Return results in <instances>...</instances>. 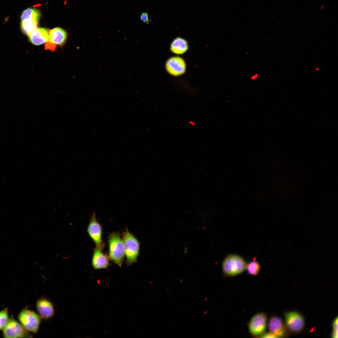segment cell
Instances as JSON below:
<instances>
[{
    "mask_svg": "<svg viewBox=\"0 0 338 338\" xmlns=\"http://www.w3.org/2000/svg\"><path fill=\"white\" fill-rule=\"evenodd\" d=\"M108 256L111 261L121 267L124 260L125 248L120 233L114 232L108 237Z\"/></svg>",
    "mask_w": 338,
    "mask_h": 338,
    "instance_id": "obj_1",
    "label": "cell"
},
{
    "mask_svg": "<svg viewBox=\"0 0 338 338\" xmlns=\"http://www.w3.org/2000/svg\"><path fill=\"white\" fill-rule=\"evenodd\" d=\"M125 248L126 262L129 266L137 262L140 250V243L138 239L126 228L122 238Z\"/></svg>",
    "mask_w": 338,
    "mask_h": 338,
    "instance_id": "obj_2",
    "label": "cell"
},
{
    "mask_svg": "<svg viewBox=\"0 0 338 338\" xmlns=\"http://www.w3.org/2000/svg\"><path fill=\"white\" fill-rule=\"evenodd\" d=\"M247 264L239 255L235 254L228 255L223 260L222 268L226 276L233 277L242 273L246 269Z\"/></svg>",
    "mask_w": 338,
    "mask_h": 338,
    "instance_id": "obj_3",
    "label": "cell"
},
{
    "mask_svg": "<svg viewBox=\"0 0 338 338\" xmlns=\"http://www.w3.org/2000/svg\"><path fill=\"white\" fill-rule=\"evenodd\" d=\"M40 16L39 11L28 8L24 10L21 17V27L23 32L28 36L37 28Z\"/></svg>",
    "mask_w": 338,
    "mask_h": 338,
    "instance_id": "obj_4",
    "label": "cell"
},
{
    "mask_svg": "<svg viewBox=\"0 0 338 338\" xmlns=\"http://www.w3.org/2000/svg\"><path fill=\"white\" fill-rule=\"evenodd\" d=\"M21 324L28 331L37 333L40 324L41 318L35 312L28 310L23 309L18 316Z\"/></svg>",
    "mask_w": 338,
    "mask_h": 338,
    "instance_id": "obj_5",
    "label": "cell"
},
{
    "mask_svg": "<svg viewBox=\"0 0 338 338\" xmlns=\"http://www.w3.org/2000/svg\"><path fill=\"white\" fill-rule=\"evenodd\" d=\"M267 321V315L264 313H259L253 316L248 324L251 335L254 337H261L265 333Z\"/></svg>",
    "mask_w": 338,
    "mask_h": 338,
    "instance_id": "obj_6",
    "label": "cell"
},
{
    "mask_svg": "<svg viewBox=\"0 0 338 338\" xmlns=\"http://www.w3.org/2000/svg\"><path fill=\"white\" fill-rule=\"evenodd\" d=\"M3 335L4 338H29L32 337L21 324L13 318L9 319L3 329Z\"/></svg>",
    "mask_w": 338,
    "mask_h": 338,
    "instance_id": "obj_7",
    "label": "cell"
},
{
    "mask_svg": "<svg viewBox=\"0 0 338 338\" xmlns=\"http://www.w3.org/2000/svg\"><path fill=\"white\" fill-rule=\"evenodd\" d=\"M88 235L95 243L96 247L104 248L105 244L102 239V227L98 222L95 213H93L87 229Z\"/></svg>",
    "mask_w": 338,
    "mask_h": 338,
    "instance_id": "obj_8",
    "label": "cell"
},
{
    "mask_svg": "<svg viewBox=\"0 0 338 338\" xmlns=\"http://www.w3.org/2000/svg\"><path fill=\"white\" fill-rule=\"evenodd\" d=\"M284 319L286 326L292 332H300L305 326L304 317L297 311H292L286 312L284 315Z\"/></svg>",
    "mask_w": 338,
    "mask_h": 338,
    "instance_id": "obj_9",
    "label": "cell"
},
{
    "mask_svg": "<svg viewBox=\"0 0 338 338\" xmlns=\"http://www.w3.org/2000/svg\"><path fill=\"white\" fill-rule=\"evenodd\" d=\"M49 38L45 45L46 50L54 51L58 45H63L65 42L67 34L66 31L60 28H55L50 30Z\"/></svg>",
    "mask_w": 338,
    "mask_h": 338,
    "instance_id": "obj_10",
    "label": "cell"
},
{
    "mask_svg": "<svg viewBox=\"0 0 338 338\" xmlns=\"http://www.w3.org/2000/svg\"><path fill=\"white\" fill-rule=\"evenodd\" d=\"M167 72L174 76H178L184 73L186 71V64L184 60L178 56L169 58L166 64Z\"/></svg>",
    "mask_w": 338,
    "mask_h": 338,
    "instance_id": "obj_11",
    "label": "cell"
},
{
    "mask_svg": "<svg viewBox=\"0 0 338 338\" xmlns=\"http://www.w3.org/2000/svg\"><path fill=\"white\" fill-rule=\"evenodd\" d=\"M103 249L96 247L93 249L91 264L95 269H106L110 265L109 257L103 252Z\"/></svg>",
    "mask_w": 338,
    "mask_h": 338,
    "instance_id": "obj_12",
    "label": "cell"
},
{
    "mask_svg": "<svg viewBox=\"0 0 338 338\" xmlns=\"http://www.w3.org/2000/svg\"><path fill=\"white\" fill-rule=\"evenodd\" d=\"M36 306L39 315L44 320L52 317L54 313V309L53 304L45 298H42L38 300L36 303Z\"/></svg>",
    "mask_w": 338,
    "mask_h": 338,
    "instance_id": "obj_13",
    "label": "cell"
},
{
    "mask_svg": "<svg viewBox=\"0 0 338 338\" xmlns=\"http://www.w3.org/2000/svg\"><path fill=\"white\" fill-rule=\"evenodd\" d=\"M268 327L269 331L277 337H282L285 335V331L282 320L278 316H273L271 317Z\"/></svg>",
    "mask_w": 338,
    "mask_h": 338,
    "instance_id": "obj_14",
    "label": "cell"
},
{
    "mask_svg": "<svg viewBox=\"0 0 338 338\" xmlns=\"http://www.w3.org/2000/svg\"><path fill=\"white\" fill-rule=\"evenodd\" d=\"M29 40L33 44L38 45L47 42L49 38V33L45 28H37L28 36Z\"/></svg>",
    "mask_w": 338,
    "mask_h": 338,
    "instance_id": "obj_15",
    "label": "cell"
},
{
    "mask_svg": "<svg viewBox=\"0 0 338 338\" xmlns=\"http://www.w3.org/2000/svg\"><path fill=\"white\" fill-rule=\"evenodd\" d=\"M188 49V45L187 41L181 38L178 37L172 42L170 46L171 51L177 54H182Z\"/></svg>",
    "mask_w": 338,
    "mask_h": 338,
    "instance_id": "obj_16",
    "label": "cell"
},
{
    "mask_svg": "<svg viewBox=\"0 0 338 338\" xmlns=\"http://www.w3.org/2000/svg\"><path fill=\"white\" fill-rule=\"evenodd\" d=\"M246 269L250 275L255 276L258 274L260 269V264L257 261L253 260L247 264Z\"/></svg>",
    "mask_w": 338,
    "mask_h": 338,
    "instance_id": "obj_17",
    "label": "cell"
},
{
    "mask_svg": "<svg viewBox=\"0 0 338 338\" xmlns=\"http://www.w3.org/2000/svg\"><path fill=\"white\" fill-rule=\"evenodd\" d=\"M9 320L7 308L0 311V330H3Z\"/></svg>",
    "mask_w": 338,
    "mask_h": 338,
    "instance_id": "obj_18",
    "label": "cell"
},
{
    "mask_svg": "<svg viewBox=\"0 0 338 338\" xmlns=\"http://www.w3.org/2000/svg\"><path fill=\"white\" fill-rule=\"evenodd\" d=\"M332 331L331 335L332 338H338V317L337 316L334 320L332 325Z\"/></svg>",
    "mask_w": 338,
    "mask_h": 338,
    "instance_id": "obj_19",
    "label": "cell"
},
{
    "mask_svg": "<svg viewBox=\"0 0 338 338\" xmlns=\"http://www.w3.org/2000/svg\"><path fill=\"white\" fill-rule=\"evenodd\" d=\"M140 19L143 23L148 24L150 22L147 12H142L140 16Z\"/></svg>",
    "mask_w": 338,
    "mask_h": 338,
    "instance_id": "obj_20",
    "label": "cell"
},
{
    "mask_svg": "<svg viewBox=\"0 0 338 338\" xmlns=\"http://www.w3.org/2000/svg\"><path fill=\"white\" fill-rule=\"evenodd\" d=\"M262 338H277L274 334L270 332L265 333L261 337Z\"/></svg>",
    "mask_w": 338,
    "mask_h": 338,
    "instance_id": "obj_21",
    "label": "cell"
}]
</instances>
